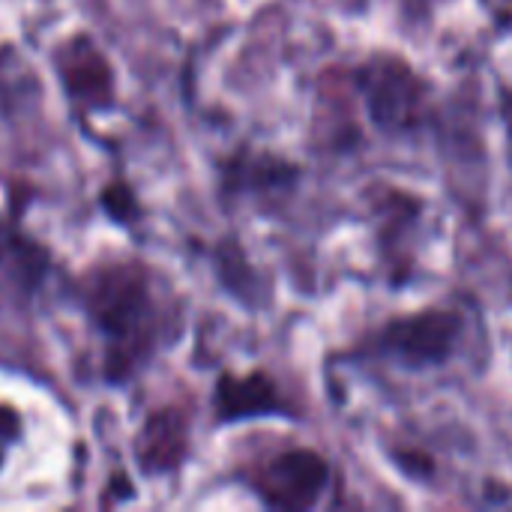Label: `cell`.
Masks as SVG:
<instances>
[{
    "instance_id": "1",
    "label": "cell",
    "mask_w": 512,
    "mask_h": 512,
    "mask_svg": "<svg viewBox=\"0 0 512 512\" xmlns=\"http://www.w3.org/2000/svg\"><path fill=\"white\" fill-rule=\"evenodd\" d=\"M63 294L96 345V384L105 390H129L183 339V297L144 258H99L63 279Z\"/></svg>"
},
{
    "instance_id": "2",
    "label": "cell",
    "mask_w": 512,
    "mask_h": 512,
    "mask_svg": "<svg viewBox=\"0 0 512 512\" xmlns=\"http://www.w3.org/2000/svg\"><path fill=\"white\" fill-rule=\"evenodd\" d=\"M372 123L387 135H414L429 120L432 87L399 54H378L357 69Z\"/></svg>"
},
{
    "instance_id": "3",
    "label": "cell",
    "mask_w": 512,
    "mask_h": 512,
    "mask_svg": "<svg viewBox=\"0 0 512 512\" xmlns=\"http://www.w3.org/2000/svg\"><path fill=\"white\" fill-rule=\"evenodd\" d=\"M48 63L78 126L117 111V69L87 30L54 42Z\"/></svg>"
},
{
    "instance_id": "4",
    "label": "cell",
    "mask_w": 512,
    "mask_h": 512,
    "mask_svg": "<svg viewBox=\"0 0 512 512\" xmlns=\"http://www.w3.org/2000/svg\"><path fill=\"white\" fill-rule=\"evenodd\" d=\"M462 315L450 309H423L393 318L372 339V354L408 369L444 366L453 360L462 339Z\"/></svg>"
},
{
    "instance_id": "5",
    "label": "cell",
    "mask_w": 512,
    "mask_h": 512,
    "mask_svg": "<svg viewBox=\"0 0 512 512\" xmlns=\"http://www.w3.org/2000/svg\"><path fill=\"white\" fill-rule=\"evenodd\" d=\"M243 480L270 510H312L327 492L330 465L315 450L294 447L258 462Z\"/></svg>"
},
{
    "instance_id": "6",
    "label": "cell",
    "mask_w": 512,
    "mask_h": 512,
    "mask_svg": "<svg viewBox=\"0 0 512 512\" xmlns=\"http://www.w3.org/2000/svg\"><path fill=\"white\" fill-rule=\"evenodd\" d=\"M54 273L51 249L24 228L18 201L0 213V294L15 306H30Z\"/></svg>"
},
{
    "instance_id": "7",
    "label": "cell",
    "mask_w": 512,
    "mask_h": 512,
    "mask_svg": "<svg viewBox=\"0 0 512 512\" xmlns=\"http://www.w3.org/2000/svg\"><path fill=\"white\" fill-rule=\"evenodd\" d=\"M192 456V420L183 408L165 405L150 411L135 438H132V459L141 477L159 480L174 477Z\"/></svg>"
},
{
    "instance_id": "8",
    "label": "cell",
    "mask_w": 512,
    "mask_h": 512,
    "mask_svg": "<svg viewBox=\"0 0 512 512\" xmlns=\"http://www.w3.org/2000/svg\"><path fill=\"white\" fill-rule=\"evenodd\" d=\"M291 408L285 405L276 381L255 369L246 375L222 372L213 384V420L216 426H237L246 420L264 417H288Z\"/></svg>"
},
{
    "instance_id": "9",
    "label": "cell",
    "mask_w": 512,
    "mask_h": 512,
    "mask_svg": "<svg viewBox=\"0 0 512 512\" xmlns=\"http://www.w3.org/2000/svg\"><path fill=\"white\" fill-rule=\"evenodd\" d=\"M294 180V168L288 162H279L264 153H234L222 165V195L225 198H246L261 195L279 186H288Z\"/></svg>"
},
{
    "instance_id": "10",
    "label": "cell",
    "mask_w": 512,
    "mask_h": 512,
    "mask_svg": "<svg viewBox=\"0 0 512 512\" xmlns=\"http://www.w3.org/2000/svg\"><path fill=\"white\" fill-rule=\"evenodd\" d=\"M216 273H219L222 288L231 291L234 300H243L246 306H258L261 285H258V276L252 270V264L240 252V243L225 240V243L216 246Z\"/></svg>"
},
{
    "instance_id": "11",
    "label": "cell",
    "mask_w": 512,
    "mask_h": 512,
    "mask_svg": "<svg viewBox=\"0 0 512 512\" xmlns=\"http://www.w3.org/2000/svg\"><path fill=\"white\" fill-rule=\"evenodd\" d=\"M96 204L102 210V216L114 225V228H123V231H135L138 222H144V207L132 189V183L120 174L114 177L111 183H105L96 195Z\"/></svg>"
},
{
    "instance_id": "12",
    "label": "cell",
    "mask_w": 512,
    "mask_h": 512,
    "mask_svg": "<svg viewBox=\"0 0 512 512\" xmlns=\"http://www.w3.org/2000/svg\"><path fill=\"white\" fill-rule=\"evenodd\" d=\"M24 438H27V420H24V411L6 399H0V477L12 459V453L18 447H24Z\"/></svg>"
},
{
    "instance_id": "13",
    "label": "cell",
    "mask_w": 512,
    "mask_h": 512,
    "mask_svg": "<svg viewBox=\"0 0 512 512\" xmlns=\"http://www.w3.org/2000/svg\"><path fill=\"white\" fill-rule=\"evenodd\" d=\"M501 120H504V129H507V156H510V168H512V90L510 87L501 93Z\"/></svg>"
}]
</instances>
